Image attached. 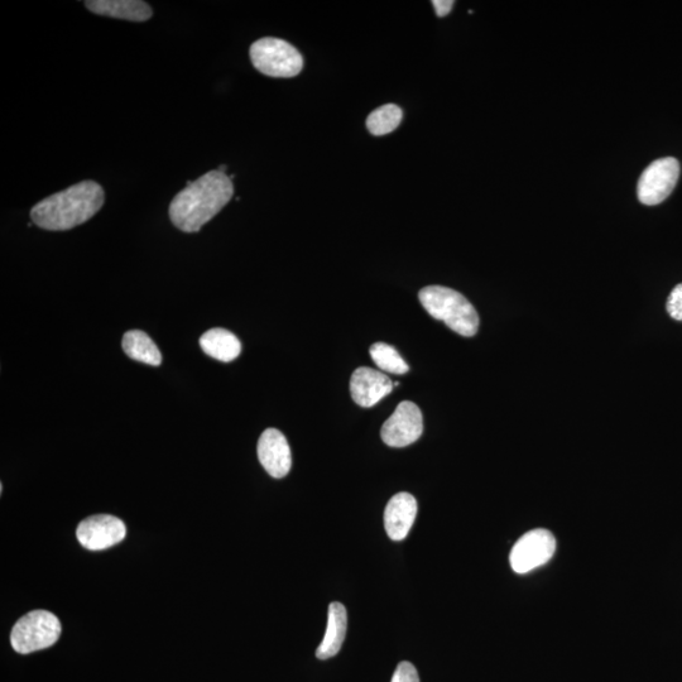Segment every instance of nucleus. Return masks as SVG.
<instances>
[{
    "label": "nucleus",
    "mask_w": 682,
    "mask_h": 682,
    "mask_svg": "<svg viewBox=\"0 0 682 682\" xmlns=\"http://www.w3.org/2000/svg\"><path fill=\"white\" fill-rule=\"evenodd\" d=\"M556 551V540L550 531L539 528L525 533L513 546L509 563L517 574H527L549 563Z\"/></svg>",
    "instance_id": "nucleus-7"
},
{
    "label": "nucleus",
    "mask_w": 682,
    "mask_h": 682,
    "mask_svg": "<svg viewBox=\"0 0 682 682\" xmlns=\"http://www.w3.org/2000/svg\"><path fill=\"white\" fill-rule=\"evenodd\" d=\"M104 203L105 192L98 182L81 181L33 206L31 219L38 228L66 232L89 222Z\"/></svg>",
    "instance_id": "nucleus-2"
},
{
    "label": "nucleus",
    "mask_w": 682,
    "mask_h": 682,
    "mask_svg": "<svg viewBox=\"0 0 682 682\" xmlns=\"http://www.w3.org/2000/svg\"><path fill=\"white\" fill-rule=\"evenodd\" d=\"M403 119V112L396 104H386L374 110L367 118V128L373 136L381 137L396 131Z\"/></svg>",
    "instance_id": "nucleus-17"
},
{
    "label": "nucleus",
    "mask_w": 682,
    "mask_h": 682,
    "mask_svg": "<svg viewBox=\"0 0 682 682\" xmlns=\"http://www.w3.org/2000/svg\"><path fill=\"white\" fill-rule=\"evenodd\" d=\"M85 7L98 16L129 22H147L153 16L150 4L142 0H88Z\"/></svg>",
    "instance_id": "nucleus-13"
},
{
    "label": "nucleus",
    "mask_w": 682,
    "mask_h": 682,
    "mask_svg": "<svg viewBox=\"0 0 682 682\" xmlns=\"http://www.w3.org/2000/svg\"><path fill=\"white\" fill-rule=\"evenodd\" d=\"M417 502L410 493H398L388 502L384 511V528L389 539L405 540L416 520Z\"/></svg>",
    "instance_id": "nucleus-12"
},
{
    "label": "nucleus",
    "mask_w": 682,
    "mask_h": 682,
    "mask_svg": "<svg viewBox=\"0 0 682 682\" xmlns=\"http://www.w3.org/2000/svg\"><path fill=\"white\" fill-rule=\"evenodd\" d=\"M679 176L680 163L676 158L665 157L652 162L638 181V199L647 206L661 204L674 191Z\"/></svg>",
    "instance_id": "nucleus-6"
},
{
    "label": "nucleus",
    "mask_w": 682,
    "mask_h": 682,
    "mask_svg": "<svg viewBox=\"0 0 682 682\" xmlns=\"http://www.w3.org/2000/svg\"><path fill=\"white\" fill-rule=\"evenodd\" d=\"M200 347L209 357L229 363L242 353V344L229 330L211 329L200 338Z\"/></svg>",
    "instance_id": "nucleus-15"
},
{
    "label": "nucleus",
    "mask_w": 682,
    "mask_h": 682,
    "mask_svg": "<svg viewBox=\"0 0 682 682\" xmlns=\"http://www.w3.org/2000/svg\"><path fill=\"white\" fill-rule=\"evenodd\" d=\"M455 2L453 0H434L432 6H434L437 17L443 18L448 16V14L453 11Z\"/></svg>",
    "instance_id": "nucleus-21"
},
{
    "label": "nucleus",
    "mask_w": 682,
    "mask_h": 682,
    "mask_svg": "<svg viewBox=\"0 0 682 682\" xmlns=\"http://www.w3.org/2000/svg\"><path fill=\"white\" fill-rule=\"evenodd\" d=\"M249 56L253 66L270 78H295L304 69L300 52L281 38H261L253 43Z\"/></svg>",
    "instance_id": "nucleus-4"
},
{
    "label": "nucleus",
    "mask_w": 682,
    "mask_h": 682,
    "mask_svg": "<svg viewBox=\"0 0 682 682\" xmlns=\"http://www.w3.org/2000/svg\"><path fill=\"white\" fill-rule=\"evenodd\" d=\"M60 635L61 623L55 614L33 611L14 624L11 643L14 651L28 655L55 645Z\"/></svg>",
    "instance_id": "nucleus-5"
},
{
    "label": "nucleus",
    "mask_w": 682,
    "mask_h": 682,
    "mask_svg": "<svg viewBox=\"0 0 682 682\" xmlns=\"http://www.w3.org/2000/svg\"><path fill=\"white\" fill-rule=\"evenodd\" d=\"M369 354L373 362L381 371L391 374H405L410 371V367L403 360L397 350L386 343H376L372 345Z\"/></svg>",
    "instance_id": "nucleus-18"
},
{
    "label": "nucleus",
    "mask_w": 682,
    "mask_h": 682,
    "mask_svg": "<svg viewBox=\"0 0 682 682\" xmlns=\"http://www.w3.org/2000/svg\"><path fill=\"white\" fill-rule=\"evenodd\" d=\"M123 350L129 358L153 367L162 363V354L157 345L141 330H131L123 336Z\"/></svg>",
    "instance_id": "nucleus-16"
},
{
    "label": "nucleus",
    "mask_w": 682,
    "mask_h": 682,
    "mask_svg": "<svg viewBox=\"0 0 682 682\" xmlns=\"http://www.w3.org/2000/svg\"><path fill=\"white\" fill-rule=\"evenodd\" d=\"M127 528L122 520L110 515H95L80 523L76 536L90 551L109 549L126 539Z\"/></svg>",
    "instance_id": "nucleus-9"
},
{
    "label": "nucleus",
    "mask_w": 682,
    "mask_h": 682,
    "mask_svg": "<svg viewBox=\"0 0 682 682\" xmlns=\"http://www.w3.org/2000/svg\"><path fill=\"white\" fill-rule=\"evenodd\" d=\"M419 297L421 305L432 318L444 321L456 334L472 338L478 333V312L460 292L443 286H429L422 288Z\"/></svg>",
    "instance_id": "nucleus-3"
},
{
    "label": "nucleus",
    "mask_w": 682,
    "mask_h": 682,
    "mask_svg": "<svg viewBox=\"0 0 682 682\" xmlns=\"http://www.w3.org/2000/svg\"><path fill=\"white\" fill-rule=\"evenodd\" d=\"M233 195L230 176L213 170L194 182H187L185 189L171 201L168 215L181 232L198 233L228 205Z\"/></svg>",
    "instance_id": "nucleus-1"
},
{
    "label": "nucleus",
    "mask_w": 682,
    "mask_h": 682,
    "mask_svg": "<svg viewBox=\"0 0 682 682\" xmlns=\"http://www.w3.org/2000/svg\"><path fill=\"white\" fill-rule=\"evenodd\" d=\"M666 309L672 319L682 321V283L671 291Z\"/></svg>",
    "instance_id": "nucleus-19"
},
{
    "label": "nucleus",
    "mask_w": 682,
    "mask_h": 682,
    "mask_svg": "<svg viewBox=\"0 0 682 682\" xmlns=\"http://www.w3.org/2000/svg\"><path fill=\"white\" fill-rule=\"evenodd\" d=\"M348 613L341 603L329 605L328 626L323 642L320 643L316 657L319 660H328L338 655L347 636Z\"/></svg>",
    "instance_id": "nucleus-14"
},
{
    "label": "nucleus",
    "mask_w": 682,
    "mask_h": 682,
    "mask_svg": "<svg viewBox=\"0 0 682 682\" xmlns=\"http://www.w3.org/2000/svg\"><path fill=\"white\" fill-rule=\"evenodd\" d=\"M424 432V419L419 406L410 401L401 402L395 413L384 422L381 436L391 448H405L416 443Z\"/></svg>",
    "instance_id": "nucleus-8"
},
{
    "label": "nucleus",
    "mask_w": 682,
    "mask_h": 682,
    "mask_svg": "<svg viewBox=\"0 0 682 682\" xmlns=\"http://www.w3.org/2000/svg\"><path fill=\"white\" fill-rule=\"evenodd\" d=\"M258 459L271 477L285 478L292 467L291 449L285 435L276 429H267L259 437Z\"/></svg>",
    "instance_id": "nucleus-10"
},
{
    "label": "nucleus",
    "mask_w": 682,
    "mask_h": 682,
    "mask_svg": "<svg viewBox=\"0 0 682 682\" xmlns=\"http://www.w3.org/2000/svg\"><path fill=\"white\" fill-rule=\"evenodd\" d=\"M391 682H420L419 672L411 662H401Z\"/></svg>",
    "instance_id": "nucleus-20"
},
{
    "label": "nucleus",
    "mask_w": 682,
    "mask_h": 682,
    "mask_svg": "<svg viewBox=\"0 0 682 682\" xmlns=\"http://www.w3.org/2000/svg\"><path fill=\"white\" fill-rule=\"evenodd\" d=\"M393 382L386 374L372 368H358L350 379V393L357 405L373 407L393 391Z\"/></svg>",
    "instance_id": "nucleus-11"
}]
</instances>
